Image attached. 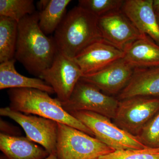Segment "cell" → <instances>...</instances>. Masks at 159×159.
Returning <instances> with one entry per match:
<instances>
[{
	"mask_svg": "<svg viewBox=\"0 0 159 159\" xmlns=\"http://www.w3.org/2000/svg\"><path fill=\"white\" fill-rule=\"evenodd\" d=\"M39 13L35 12L18 23L14 58L30 74L39 77L52 65L58 51L54 39L43 33L39 25Z\"/></svg>",
	"mask_w": 159,
	"mask_h": 159,
	"instance_id": "obj_1",
	"label": "cell"
},
{
	"mask_svg": "<svg viewBox=\"0 0 159 159\" xmlns=\"http://www.w3.org/2000/svg\"><path fill=\"white\" fill-rule=\"evenodd\" d=\"M98 18L80 6L71 9L54 32L58 52L74 58L91 44L103 39Z\"/></svg>",
	"mask_w": 159,
	"mask_h": 159,
	"instance_id": "obj_2",
	"label": "cell"
},
{
	"mask_svg": "<svg viewBox=\"0 0 159 159\" xmlns=\"http://www.w3.org/2000/svg\"><path fill=\"white\" fill-rule=\"evenodd\" d=\"M10 107L26 115H32L70 125L94 137L92 131L63 108L61 102L47 92L33 89H10Z\"/></svg>",
	"mask_w": 159,
	"mask_h": 159,
	"instance_id": "obj_3",
	"label": "cell"
},
{
	"mask_svg": "<svg viewBox=\"0 0 159 159\" xmlns=\"http://www.w3.org/2000/svg\"><path fill=\"white\" fill-rule=\"evenodd\" d=\"M56 154L58 159H98L113 149L82 131L57 123Z\"/></svg>",
	"mask_w": 159,
	"mask_h": 159,
	"instance_id": "obj_4",
	"label": "cell"
},
{
	"mask_svg": "<svg viewBox=\"0 0 159 159\" xmlns=\"http://www.w3.org/2000/svg\"><path fill=\"white\" fill-rule=\"evenodd\" d=\"M92 131L94 137L114 150L142 149L144 145L138 136L133 135L111 122L102 115L88 111L70 113Z\"/></svg>",
	"mask_w": 159,
	"mask_h": 159,
	"instance_id": "obj_5",
	"label": "cell"
},
{
	"mask_svg": "<svg viewBox=\"0 0 159 159\" xmlns=\"http://www.w3.org/2000/svg\"><path fill=\"white\" fill-rule=\"evenodd\" d=\"M119 102V100L103 93L95 86L80 80L70 99L61 103L69 113L88 111L114 119Z\"/></svg>",
	"mask_w": 159,
	"mask_h": 159,
	"instance_id": "obj_6",
	"label": "cell"
},
{
	"mask_svg": "<svg viewBox=\"0 0 159 159\" xmlns=\"http://www.w3.org/2000/svg\"><path fill=\"white\" fill-rule=\"evenodd\" d=\"M159 111V97H132L119 100L114 122L120 128L138 136Z\"/></svg>",
	"mask_w": 159,
	"mask_h": 159,
	"instance_id": "obj_7",
	"label": "cell"
},
{
	"mask_svg": "<svg viewBox=\"0 0 159 159\" xmlns=\"http://www.w3.org/2000/svg\"><path fill=\"white\" fill-rule=\"evenodd\" d=\"M83 74L74 58L57 53L52 65L39 78L51 86L61 102H66Z\"/></svg>",
	"mask_w": 159,
	"mask_h": 159,
	"instance_id": "obj_8",
	"label": "cell"
},
{
	"mask_svg": "<svg viewBox=\"0 0 159 159\" xmlns=\"http://www.w3.org/2000/svg\"><path fill=\"white\" fill-rule=\"evenodd\" d=\"M0 115L18 123L25 131L27 138L41 145L49 154L56 153L57 122L34 115H26L9 107L1 108Z\"/></svg>",
	"mask_w": 159,
	"mask_h": 159,
	"instance_id": "obj_9",
	"label": "cell"
},
{
	"mask_svg": "<svg viewBox=\"0 0 159 159\" xmlns=\"http://www.w3.org/2000/svg\"><path fill=\"white\" fill-rule=\"evenodd\" d=\"M98 26L102 39L123 51L131 43L147 35L136 28L121 9L99 17Z\"/></svg>",
	"mask_w": 159,
	"mask_h": 159,
	"instance_id": "obj_10",
	"label": "cell"
},
{
	"mask_svg": "<svg viewBox=\"0 0 159 159\" xmlns=\"http://www.w3.org/2000/svg\"><path fill=\"white\" fill-rule=\"evenodd\" d=\"M124 57V51L101 39L91 44L74 58L84 75L101 70Z\"/></svg>",
	"mask_w": 159,
	"mask_h": 159,
	"instance_id": "obj_11",
	"label": "cell"
},
{
	"mask_svg": "<svg viewBox=\"0 0 159 159\" xmlns=\"http://www.w3.org/2000/svg\"><path fill=\"white\" fill-rule=\"evenodd\" d=\"M134 70V68L122 58L98 72L83 75L80 80L107 93L119 94L128 84Z\"/></svg>",
	"mask_w": 159,
	"mask_h": 159,
	"instance_id": "obj_12",
	"label": "cell"
},
{
	"mask_svg": "<svg viewBox=\"0 0 159 159\" xmlns=\"http://www.w3.org/2000/svg\"><path fill=\"white\" fill-rule=\"evenodd\" d=\"M153 0H125L121 10L136 28L159 45V25Z\"/></svg>",
	"mask_w": 159,
	"mask_h": 159,
	"instance_id": "obj_13",
	"label": "cell"
},
{
	"mask_svg": "<svg viewBox=\"0 0 159 159\" xmlns=\"http://www.w3.org/2000/svg\"><path fill=\"white\" fill-rule=\"evenodd\" d=\"M137 97H159V66L134 69L129 82L118 97L121 100Z\"/></svg>",
	"mask_w": 159,
	"mask_h": 159,
	"instance_id": "obj_14",
	"label": "cell"
},
{
	"mask_svg": "<svg viewBox=\"0 0 159 159\" xmlns=\"http://www.w3.org/2000/svg\"><path fill=\"white\" fill-rule=\"evenodd\" d=\"M123 51V58L134 69L159 66V45L148 35L131 43Z\"/></svg>",
	"mask_w": 159,
	"mask_h": 159,
	"instance_id": "obj_15",
	"label": "cell"
},
{
	"mask_svg": "<svg viewBox=\"0 0 159 159\" xmlns=\"http://www.w3.org/2000/svg\"><path fill=\"white\" fill-rule=\"evenodd\" d=\"M0 149L8 159H44L49 153L27 137L0 134Z\"/></svg>",
	"mask_w": 159,
	"mask_h": 159,
	"instance_id": "obj_16",
	"label": "cell"
},
{
	"mask_svg": "<svg viewBox=\"0 0 159 159\" xmlns=\"http://www.w3.org/2000/svg\"><path fill=\"white\" fill-rule=\"evenodd\" d=\"M16 59L0 64V89H33L55 93L53 88L40 78H31L19 74L15 67Z\"/></svg>",
	"mask_w": 159,
	"mask_h": 159,
	"instance_id": "obj_17",
	"label": "cell"
},
{
	"mask_svg": "<svg viewBox=\"0 0 159 159\" xmlns=\"http://www.w3.org/2000/svg\"><path fill=\"white\" fill-rule=\"evenodd\" d=\"M70 0H50L45 8L39 13V25L46 35L57 30L65 17L66 9Z\"/></svg>",
	"mask_w": 159,
	"mask_h": 159,
	"instance_id": "obj_18",
	"label": "cell"
},
{
	"mask_svg": "<svg viewBox=\"0 0 159 159\" xmlns=\"http://www.w3.org/2000/svg\"><path fill=\"white\" fill-rule=\"evenodd\" d=\"M18 23L0 16V63L14 59L18 36Z\"/></svg>",
	"mask_w": 159,
	"mask_h": 159,
	"instance_id": "obj_19",
	"label": "cell"
},
{
	"mask_svg": "<svg viewBox=\"0 0 159 159\" xmlns=\"http://www.w3.org/2000/svg\"><path fill=\"white\" fill-rule=\"evenodd\" d=\"M35 12L33 0H0V16L9 18L18 23Z\"/></svg>",
	"mask_w": 159,
	"mask_h": 159,
	"instance_id": "obj_20",
	"label": "cell"
},
{
	"mask_svg": "<svg viewBox=\"0 0 159 159\" xmlns=\"http://www.w3.org/2000/svg\"><path fill=\"white\" fill-rule=\"evenodd\" d=\"M124 2L123 0H80L78 6L99 18L121 9Z\"/></svg>",
	"mask_w": 159,
	"mask_h": 159,
	"instance_id": "obj_21",
	"label": "cell"
},
{
	"mask_svg": "<svg viewBox=\"0 0 159 159\" xmlns=\"http://www.w3.org/2000/svg\"><path fill=\"white\" fill-rule=\"evenodd\" d=\"M98 159H159V148L116 150Z\"/></svg>",
	"mask_w": 159,
	"mask_h": 159,
	"instance_id": "obj_22",
	"label": "cell"
},
{
	"mask_svg": "<svg viewBox=\"0 0 159 159\" xmlns=\"http://www.w3.org/2000/svg\"><path fill=\"white\" fill-rule=\"evenodd\" d=\"M138 137L146 146L159 148V111L145 124Z\"/></svg>",
	"mask_w": 159,
	"mask_h": 159,
	"instance_id": "obj_23",
	"label": "cell"
},
{
	"mask_svg": "<svg viewBox=\"0 0 159 159\" xmlns=\"http://www.w3.org/2000/svg\"><path fill=\"white\" fill-rule=\"evenodd\" d=\"M1 134L11 136H20L21 131L20 128L11 125L3 119L0 120Z\"/></svg>",
	"mask_w": 159,
	"mask_h": 159,
	"instance_id": "obj_24",
	"label": "cell"
},
{
	"mask_svg": "<svg viewBox=\"0 0 159 159\" xmlns=\"http://www.w3.org/2000/svg\"><path fill=\"white\" fill-rule=\"evenodd\" d=\"M152 7L155 12L159 11V0H153Z\"/></svg>",
	"mask_w": 159,
	"mask_h": 159,
	"instance_id": "obj_25",
	"label": "cell"
},
{
	"mask_svg": "<svg viewBox=\"0 0 159 159\" xmlns=\"http://www.w3.org/2000/svg\"><path fill=\"white\" fill-rule=\"evenodd\" d=\"M44 159H58V158H57V154L56 152H54V153L50 154L48 156Z\"/></svg>",
	"mask_w": 159,
	"mask_h": 159,
	"instance_id": "obj_26",
	"label": "cell"
},
{
	"mask_svg": "<svg viewBox=\"0 0 159 159\" xmlns=\"http://www.w3.org/2000/svg\"><path fill=\"white\" fill-rule=\"evenodd\" d=\"M156 16L157 18V20L158 23L159 25V11L156 12Z\"/></svg>",
	"mask_w": 159,
	"mask_h": 159,
	"instance_id": "obj_27",
	"label": "cell"
},
{
	"mask_svg": "<svg viewBox=\"0 0 159 159\" xmlns=\"http://www.w3.org/2000/svg\"><path fill=\"white\" fill-rule=\"evenodd\" d=\"M0 159H8L5 155L1 156Z\"/></svg>",
	"mask_w": 159,
	"mask_h": 159,
	"instance_id": "obj_28",
	"label": "cell"
}]
</instances>
